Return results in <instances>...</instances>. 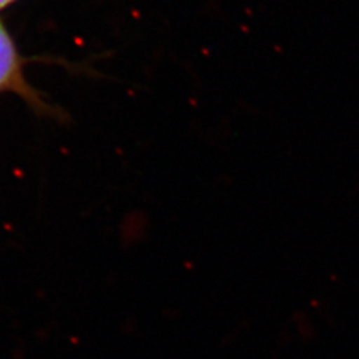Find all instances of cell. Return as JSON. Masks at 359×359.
I'll list each match as a JSON object with an SVG mask.
<instances>
[{"label":"cell","instance_id":"obj_1","mask_svg":"<svg viewBox=\"0 0 359 359\" xmlns=\"http://www.w3.org/2000/svg\"><path fill=\"white\" fill-rule=\"evenodd\" d=\"M3 92L16 93L34 108L47 111V105L39 99L36 90L28 86L13 39L0 22V93Z\"/></svg>","mask_w":359,"mask_h":359},{"label":"cell","instance_id":"obj_2","mask_svg":"<svg viewBox=\"0 0 359 359\" xmlns=\"http://www.w3.org/2000/svg\"><path fill=\"white\" fill-rule=\"evenodd\" d=\"M13 0H0V10L3 8V7H6V6H8L10 3H13Z\"/></svg>","mask_w":359,"mask_h":359}]
</instances>
